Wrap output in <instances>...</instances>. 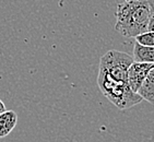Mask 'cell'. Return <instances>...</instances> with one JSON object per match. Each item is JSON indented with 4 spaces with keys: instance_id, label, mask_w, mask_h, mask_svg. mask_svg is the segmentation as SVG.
I'll return each instance as SVG.
<instances>
[{
    "instance_id": "obj_1",
    "label": "cell",
    "mask_w": 154,
    "mask_h": 142,
    "mask_svg": "<svg viewBox=\"0 0 154 142\" xmlns=\"http://www.w3.org/2000/svg\"><path fill=\"white\" fill-rule=\"evenodd\" d=\"M115 30L126 37L153 32V0H124L117 3Z\"/></svg>"
},
{
    "instance_id": "obj_2",
    "label": "cell",
    "mask_w": 154,
    "mask_h": 142,
    "mask_svg": "<svg viewBox=\"0 0 154 142\" xmlns=\"http://www.w3.org/2000/svg\"><path fill=\"white\" fill-rule=\"evenodd\" d=\"M97 85L102 94L120 110L131 108L143 101L139 95L130 89L128 82L112 80L106 74L100 71L97 76Z\"/></svg>"
},
{
    "instance_id": "obj_3",
    "label": "cell",
    "mask_w": 154,
    "mask_h": 142,
    "mask_svg": "<svg viewBox=\"0 0 154 142\" xmlns=\"http://www.w3.org/2000/svg\"><path fill=\"white\" fill-rule=\"evenodd\" d=\"M154 69V63H145V62H132L127 72V81L130 89L137 93L140 85L142 84L149 72Z\"/></svg>"
},
{
    "instance_id": "obj_4",
    "label": "cell",
    "mask_w": 154,
    "mask_h": 142,
    "mask_svg": "<svg viewBox=\"0 0 154 142\" xmlns=\"http://www.w3.org/2000/svg\"><path fill=\"white\" fill-rule=\"evenodd\" d=\"M18 124V115L14 110H5L0 114V139L9 136Z\"/></svg>"
},
{
    "instance_id": "obj_5",
    "label": "cell",
    "mask_w": 154,
    "mask_h": 142,
    "mask_svg": "<svg viewBox=\"0 0 154 142\" xmlns=\"http://www.w3.org/2000/svg\"><path fill=\"white\" fill-rule=\"evenodd\" d=\"M137 94L142 100H145L150 104L154 102V69L149 72L142 84L140 85L139 90L137 91Z\"/></svg>"
},
{
    "instance_id": "obj_6",
    "label": "cell",
    "mask_w": 154,
    "mask_h": 142,
    "mask_svg": "<svg viewBox=\"0 0 154 142\" xmlns=\"http://www.w3.org/2000/svg\"><path fill=\"white\" fill-rule=\"evenodd\" d=\"M132 59L134 62H145V63H153L154 62V47H148L134 43V51H132Z\"/></svg>"
},
{
    "instance_id": "obj_7",
    "label": "cell",
    "mask_w": 154,
    "mask_h": 142,
    "mask_svg": "<svg viewBox=\"0 0 154 142\" xmlns=\"http://www.w3.org/2000/svg\"><path fill=\"white\" fill-rule=\"evenodd\" d=\"M136 42L142 46H148V47H153L154 46V33L153 32H144L137 35Z\"/></svg>"
},
{
    "instance_id": "obj_8",
    "label": "cell",
    "mask_w": 154,
    "mask_h": 142,
    "mask_svg": "<svg viewBox=\"0 0 154 142\" xmlns=\"http://www.w3.org/2000/svg\"><path fill=\"white\" fill-rule=\"evenodd\" d=\"M5 110H6V105H5V103H3V102L0 100V114H2Z\"/></svg>"
}]
</instances>
